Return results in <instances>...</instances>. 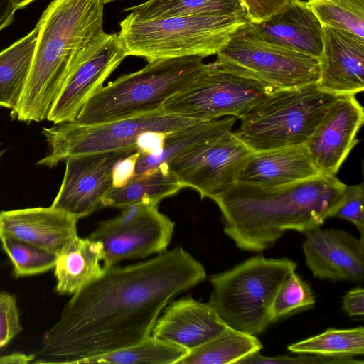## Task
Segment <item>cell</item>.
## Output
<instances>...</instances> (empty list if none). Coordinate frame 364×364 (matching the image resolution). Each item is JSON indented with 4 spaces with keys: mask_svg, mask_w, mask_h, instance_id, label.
Returning <instances> with one entry per match:
<instances>
[{
    "mask_svg": "<svg viewBox=\"0 0 364 364\" xmlns=\"http://www.w3.org/2000/svg\"><path fill=\"white\" fill-rule=\"evenodd\" d=\"M206 278L203 265L181 246L146 261L106 269L64 306L43 335L32 363L84 364L151 335L164 309Z\"/></svg>",
    "mask_w": 364,
    "mask_h": 364,
    "instance_id": "1",
    "label": "cell"
},
{
    "mask_svg": "<svg viewBox=\"0 0 364 364\" xmlns=\"http://www.w3.org/2000/svg\"><path fill=\"white\" fill-rule=\"evenodd\" d=\"M345 185L335 176L262 187L235 183L212 198L218 206L224 232L236 246L261 252L289 230L307 234L320 228Z\"/></svg>",
    "mask_w": 364,
    "mask_h": 364,
    "instance_id": "2",
    "label": "cell"
},
{
    "mask_svg": "<svg viewBox=\"0 0 364 364\" xmlns=\"http://www.w3.org/2000/svg\"><path fill=\"white\" fill-rule=\"evenodd\" d=\"M103 0H53L36 27L37 43L28 80L11 117L47 119L70 72L105 34Z\"/></svg>",
    "mask_w": 364,
    "mask_h": 364,
    "instance_id": "3",
    "label": "cell"
},
{
    "mask_svg": "<svg viewBox=\"0 0 364 364\" xmlns=\"http://www.w3.org/2000/svg\"><path fill=\"white\" fill-rule=\"evenodd\" d=\"M203 57L190 55L148 61L100 89L74 122L91 125L154 112L188 86L206 68Z\"/></svg>",
    "mask_w": 364,
    "mask_h": 364,
    "instance_id": "4",
    "label": "cell"
},
{
    "mask_svg": "<svg viewBox=\"0 0 364 364\" xmlns=\"http://www.w3.org/2000/svg\"><path fill=\"white\" fill-rule=\"evenodd\" d=\"M341 95L321 89L318 82L277 89L240 118L233 133L252 151L305 144Z\"/></svg>",
    "mask_w": 364,
    "mask_h": 364,
    "instance_id": "5",
    "label": "cell"
},
{
    "mask_svg": "<svg viewBox=\"0 0 364 364\" xmlns=\"http://www.w3.org/2000/svg\"><path fill=\"white\" fill-rule=\"evenodd\" d=\"M248 22L235 16H183L144 18L130 13L119 23V37L127 55L148 61L216 55Z\"/></svg>",
    "mask_w": 364,
    "mask_h": 364,
    "instance_id": "6",
    "label": "cell"
},
{
    "mask_svg": "<svg viewBox=\"0 0 364 364\" xmlns=\"http://www.w3.org/2000/svg\"><path fill=\"white\" fill-rule=\"evenodd\" d=\"M296 268V264L287 258H249L210 277L212 291L208 303L229 327L257 335L271 323L277 290Z\"/></svg>",
    "mask_w": 364,
    "mask_h": 364,
    "instance_id": "7",
    "label": "cell"
},
{
    "mask_svg": "<svg viewBox=\"0 0 364 364\" xmlns=\"http://www.w3.org/2000/svg\"><path fill=\"white\" fill-rule=\"evenodd\" d=\"M196 122H198L161 109L134 117L91 125L74 122L53 124L43 129L48 151L37 164L53 168L74 156L136 149V139L144 132L168 134Z\"/></svg>",
    "mask_w": 364,
    "mask_h": 364,
    "instance_id": "8",
    "label": "cell"
},
{
    "mask_svg": "<svg viewBox=\"0 0 364 364\" xmlns=\"http://www.w3.org/2000/svg\"><path fill=\"white\" fill-rule=\"evenodd\" d=\"M275 90L244 71L215 60L207 64L188 86L168 100L161 109L197 122L223 116L240 119Z\"/></svg>",
    "mask_w": 364,
    "mask_h": 364,
    "instance_id": "9",
    "label": "cell"
},
{
    "mask_svg": "<svg viewBox=\"0 0 364 364\" xmlns=\"http://www.w3.org/2000/svg\"><path fill=\"white\" fill-rule=\"evenodd\" d=\"M236 119L166 164L184 187L195 189L202 198L212 199L233 186L252 152L234 134Z\"/></svg>",
    "mask_w": 364,
    "mask_h": 364,
    "instance_id": "10",
    "label": "cell"
},
{
    "mask_svg": "<svg viewBox=\"0 0 364 364\" xmlns=\"http://www.w3.org/2000/svg\"><path fill=\"white\" fill-rule=\"evenodd\" d=\"M175 223L157 205L135 204L99 223L89 238L102 246V266L107 269L125 259H141L166 250Z\"/></svg>",
    "mask_w": 364,
    "mask_h": 364,
    "instance_id": "11",
    "label": "cell"
},
{
    "mask_svg": "<svg viewBox=\"0 0 364 364\" xmlns=\"http://www.w3.org/2000/svg\"><path fill=\"white\" fill-rule=\"evenodd\" d=\"M216 61L244 71L276 89L318 82V59L261 41L237 31L216 54Z\"/></svg>",
    "mask_w": 364,
    "mask_h": 364,
    "instance_id": "12",
    "label": "cell"
},
{
    "mask_svg": "<svg viewBox=\"0 0 364 364\" xmlns=\"http://www.w3.org/2000/svg\"><path fill=\"white\" fill-rule=\"evenodd\" d=\"M134 149L74 156L65 160L64 177L51 206L79 220L101 208L114 187L113 168Z\"/></svg>",
    "mask_w": 364,
    "mask_h": 364,
    "instance_id": "13",
    "label": "cell"
},
{
    "mask_svg": "<svg viewBox=\"0 0 364 364\" xmlns=\"http://www.w3.org/2000/svg\"><path fill=\"white\" fill-rule=\"evenodd\" d=\"M127 56L118 33H105L70 72L47 119L53 124L75 121L86 102Z\"/></svg>",
    "mask_w": 364,
    "mask_h": 364,
    "instance_id": "14",
    "label": "cell"
},
{
    "mask_svg": "<svg viewBox=\"0 0 364 364\" xmlns=\"http://www.w3.org/2000/svg\"><path fill=\"white\" fill-rule=\"evenodd\" d=\"M364 122L355 95H341L329 108L304 144L320 175L335 176L353 146Z\"/></svg>",
    "mask_w": 364,
    "mask_h": 364,
    "instance_id": "15",
    "label": "cell"
},
{
    "mask_svg": "<svg viewBox=\"0 0 364 364\" xmlns=\"http://www.w3.org/2000/svg\"><path fill=\"white\" fill-rule=\"evenodd\" d=\"M302 248L306 264L321 279L361 282L364 242L338 229L316 228L306 234Z\"/></svg>",
    "mask_w": 364,
    "mask_h": 364,
    "instance_id": "16",
    "label": "cell"
},
{
    "mask_svg": "<svg viewBox=\"0 0 364 364\" xmlns=\"http://www.w3.org/2000/svg\"><path fill=\"white\" fill-rule=\"evenodd\" d=\"M237 32L316 59L322 52L323 26L301 0H290L281 12L259 23L248 21Z\"/></svg>",
    "mask_w": 364,
    "mask_h": 364,
    "instance_id": "17",
    "label": "cell"
},
{
    "mask_svg": "<svg viewBox=\"0 0 364 364\" xmlns=\"http://www.w3.org/2000/svg\"><path fill=\"white\" fill-rule=\"evenodd\" d=\"M319 87L337 95L364 89V38L350 32L323 26V48L318 58Z\"/></svg>",
    "mask_w": 364,
    "mask_h": 364,
    "instance_id": "18",
    "label": "cell"
},
{
    "mask_svg": "<svg viewBox=\"0 0 364 364\" xmlns=\"http://www.w3.org/2000/svg\"><path fill=\"white\" fill-rule=\"evenodd\" d=\"M77 219L52 206L0 211V237L7 236L58 254L77 237Z\"/></svg>",
    "mask_w": 364,
    "mask_h": 364,
    "instance_id": "19",
    "label": "cell"
},
{
    "mask_svg": "<svg viewBox=\"0 0 364 364\" xmlns=\"http://www.w3.org/2000/svg\"><path fill=\"white\" fill-rule=\"evenodd\" d=\"M228 327L209 303L184 297L166 307L158 318L151 336L190 351L220 334Z\"/></svg>",
    "mask_w": 364,
    "mask_h": 364,
    "instance_id": "20",
    "label": "cell"
},
{
    "mask_svg": "<svg viewBox=\"0 0 364 364\" xmlns=\"http://www.w3.org/2000/svg\"><path fill=\"white\" fill-rule=\"evenodd\" d=\"M320 176L304 144L252 151L237 182L262 187L290 184Z\"/></svg>",
    "mask_w": 364,
    "mask_h": 364,
    "instance_id": "21",
    "label": "cell"
},
{
    "mask_svg": "<svg viewBox=\"0 0 364 364\" xmlns=\"http://www.w3.org/2000/svg\"><path fill=\"white\" fill-rule=\"evenodd\" d=\"M102 246L97 240L78 236L58 254L54 267L55 290L61 294H74L101 277L106 269L101 265Z\"/></svg>",
    "mask_w": 364,
    "mask_h": 364,
    "instance_id": "22",
    "label": "cell"
},
{
    "mask_svg": "<svg viewBox=\"0 0 364 364\" xmlns=\"http://www.w3.org/2000/svg\"><path fill=\"white\" fill-rule=\"evenodd\" d=\"M183 188L168 166L162 164L121 186L113 187L102 199L101 208L122 209L135 204L157 205L162 199L177 193Z\"/></svg>",
    "mask_w": 364,
    "mask_h": 364,
    "instance_id": "23",
    "label": "cell"
},
{
    "mask_svg": "<svg viewBox=\"0 0 364 364\" xmlns=\"http://www.w3.org/2000/svg\"><path fill=\"white\" fill-rule=\"evenodd\" d=\"M38 35V28L0 51V107L13 109L23 92Z\"/></svg>",
    "mask_w": 364,
    "mask_h": 364,
    "instance_id": "24",
    "label": "cell"
},
{
    "mask_svg": "<svg viewBox=\"0 0 364 364\" xmlns=\"http://www.w3.org/2000/svg\"><path fill=\"white\" fill-rule=\"evenodd\" d=\"M123 11L144 18L183 16H235L248 18L240 0H148Z\"/></svg>",
    "mask_w": 364,
    "mask_h": 364,
    "instance_id": "25",
    "label": "cell"
},
{
    "mask_svg": "<svg viewBox=\"0 0 364 364\" xmlns=\"http://www.w3.org/2000/svg\"><path fill=\"white\" fill-rule=\"evenodd\" d=\"M262 348L254 335L230 327L189 351L177 364H238Z\"/></svg>",
    "mask_w": 364,
    "mask_h": 364,
    "instance_id": "26",
    "label": "cell"
},
{
    "mask_svg": "<svg viewBox=\"0 0 364 364\" xmlns=\"http://www.w3.org/2000/svg\"><path fill=\"white\" fill-rule=\"evenodd\" d=\"M235 119L237 118L231 116L211 121L198 122L170 132L166 137L163 149L158 154H140L136 162L134 177L154 170L160 165H166L173 158L209 139Z\"/></svg>",
    "mask_w": 364,
    "mask_h": 364,
    "instance_id": "27",
    "label": "cell"
},
{
    "mask_svg": "<svg viewBox=\"0 0 364 364\" xmlns=\"http://www.w3.org/2000/svg\"><path fill=\"white\" fill-rule=\"evenodd\" d=\"M189 350L152 336L129 347L92 358L84 364H177Z\"/></svg>",
    "mask_w": 364,
    "mask_h": 364,
    "instance_id": "28",
    "label": "cell"
},
{
    "mask_svg": "<svg viewBox=\"0 0 364 364\" xmlns=\"http://www.w3.org/2000/svg\"><path fill=\"white\" fill-rule=\"evenodd\" d=\"M298 354L318 355L334 358H352L364 354V328H328L321 334L288 346Z\"/></svg>",
    "mask_w": 364,
    "mask_h": 364,
    "instance_id": "29",
    "label": "cell"
},
{
    "mask_svg": "<svg viewBox=\"0 0 364 364\" xmlns=\"http://www.w3.org/2000/svg\"><path fill=\"white\" fill-rule=\"evenodd\" d=\"M322 26L344 30L364 38V0H306Z\"/></svg>",
    "mask_w": 364,
    "mask_h": 364,
    "instance_id": "30",
    "label": "cell"
},
{
    "mask_svg": "<svg viewBox=\"0 0 364 364\" xmlns=\"http://www.w3.org/2000/svg\"><path fill=\"white\" fill-rule=\"evenodd\" d=\"M0 241L13 264L16 277L42 274L55 267V253L11 237H0Z\"/></svg>",
    "mask_w": 364,
    "mask_h": 364,
    "instance_id": "31",
    "label": "cell"
},
{
    "mask_svg": "<svg viewBox=\"0 0 364 364\" xmlns=\"http://www.w3.org/2000/svg\"><path fill=\"white\" fill-rule=\"evenodd\" d=\"M315 301L310 286L294 271L277 290L271 309V323L292 313L310 308Z\"/></svg>",
    "mask_w": 364,
    "mask_h": 364,
    "instance_id": "32",
    "label": "cell"
},
{
    "mask_svg": "<svg viewBox=\"0 0 364 364\" xmlns=\"http://www.w3.org/2000/svg\"><path fill=\"white\" fill-rule=\"evenodd\" d=\"M363 184L345 185L341 198L328 213V218H343L353 223L364 238Z\"/></svg>",
    "mask_w": 364,
    "mask_h": 364,
    "instance_id": "33",
    "label": "cell"
},
{
    "mask_svg": "<svg viewBox=\"0 0 364 364\" xmlns=\"http://www.w3.org/2000/svg\"><path fill=\"white\" fill-rule=\"evenodd\" d=\"M363 360L353 358H334L318 355L291 357L281 355L265 357L256 352L241 360L238 364H363Z\"/></svg>",
    "mask_w": 364,
    "mask_h": 364,
    "instance_id": "34",
    "label": "cell"
},
{
    "mask_svg": "<svg viewBox=\"0 0 364 364\" xmlns=\"http://www.w3.org/2000/svg\"><path fill=\"white\" fill-rule=\"evenodd\" d=\"M23 330L15 297L0 292V348L7 345Z\"/></svg>",
    "mask_w": 364,
    "mask_h": 364,
    "instance_id": "35",
    "label": "cell"
},
{
    "mask_svg": "<svg viewBox=\"0 0 364 364\" xmlns=\"http://www.w3.org/2000/svg\"><path fill=\"white\" fill-rule=\"evenodd\" d=\"M244 4L248 21L253 23L263 22L283 11L290 0H240Z\"/></svg>",
    "mask_w": 364,
    "mask_h": 364,
    "instance_id": "36",
    "label": "cell"
},
{
    "mask_svg": "<svg viewBox=\"0 0 364 364\" xmlns=\"http://www.w3.org/2000/svg\"><path fill=\"white\" fill-rule=\"evenodd\" d=\"M168 134L159 131H146L141 133L136 139V151L141 155L158 154L163 149Z\"/></svg>",
    "mask_w": 364,
    "mask_h": 364,
    "instance_id": "37",
    "label": "cell"
},
{
    "mask_svg": "<svg viewBox=\"0 0 364 364\" xmlns=\"http://www.w3.org/2000/svg\"><path fill=\"white\" fill-rule=\"evenodd\" d=\"M139 156L140 154L135 151L117 162L112 172L114 187L121 186L134 177Z\"/></svg>",
    "mask_w": 364,
    "mask_h": 364,
    "instance_id": "38",
    "label": "cell"
},
{
    "mask_svg": "<svg viewBox=\"0 0 364 364\" xmlns=\"http://www.w3.org/2000/svg\"><path fill=\"white\" fill-rule=\"evenodd\" d=\"M342 306L349 316H363L364 289L356 287L346 292L343 297Z\"/></svg>",
    "mask_w": 364,
    "mask_h": 364,
    "instance_id": "39",
    "label": "cell"
},
{
    "mask_svg": "<svg viewBox=\"0 0 364 364\" xmlns=\"http://www.w3.org/2000/svg\"><path fill=\"white\" fill-rule=\"evenodd\" d=\"M15 0H0V31L10 25L16 11Z\"/></svg>",
    "mask_w": 364,
    "mask_h": 364,
    "instance_id": "40",
    "label": "cell"
},
{
    "mask_svg": "<svg viewBox=\"0 0 364 364\" xmlns=\"http://www.w3.org/2000/svg\"><path fill=\"white\" fill-rule=\"evenodd\" d=\"M35 355H27L23 353H14L0 356V364H28L32 363Z\"/></svg>",
    "mask_w": 364,
    "mask_h": 364,
    "instance_id": "41",
    "label": "cell"
},
{
    "mask_svg": "<svg viewBox=\"0 0 364 364\" xmlns=\"http://www.w3.org/2000/svg\"><path fill=\"white\" fill-rule=\"evenodd\" d=\"M34 0H15V7L16 10L25 8L29 4H31Z\"/></svg>",
    "mask_w": 364,
    "mask_h": 364,
    "instance_id": "42",
    "label": "cell"
},
{
    "mask_svg": "<svg viewBox=\"0 0 364 364\" xmlns=\"http://www.w3.org/2000/svg\"><path fill=\"white\" fill-rule=\"evenodd\" d=\"M118 1V0H103L105 4L112 2V1Z\"/></svg>",
    "mask_w": 364,
    "mask_h": 364,
    "instance_id": "43",
    "label": "cell"
},
{
    "mask_svg": "<svg viewBox=\"0 0 364 364\" xmlns=\"http://www.w3.org/2000/svg\"><path fill=\"white\" fill-rule=\"evenodd\" d=\"M2 153H3V152H2ZM2 153H0V159H1V156Z\"/></svg>",
    "mask_w": 364,
    "mask_h": 364,
    "instance_id": "44",
    "label": "cell"
}]
</instances>
